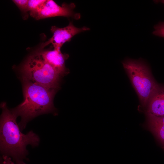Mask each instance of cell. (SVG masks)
Returning a JSON list of instances; mask_svg holds the SVG:
<instances>
[{
    "label": "cell",
    "instance_id": "8fae6325",
    "mask_svg": "<svg viewBox=\"0 0 164 164\" xmlns=\"http://www.w3.org/2000/svg\"><path fill=\"white\" fill-rule=\"evenodd\" d=\"M12 1L22 13L26 14L27 13L29 0H13Z\"/></svg>",
    "mask_w": 164,
    "mask_h": 164
},
{
    "label": "cell",
    "instance_id": "3957f363",
    "mask_svg": "<svg viewBox=\"0 0 164 164\" xmlns=\"http://www.w3.org/2000/svg\"><path fill=\"white\" fill-rule=\"evenodd\" d=\"M122 64L141 104L146 107L160 85L153 78L148 65L141 59H127L122 62Z\"/></svg>",
    "mask_w": 164,
    "mask_h": 164
},
{
    "label": "cell",
    "instance_id": "5bb4252c",
    "mask_svg": "<svg viewBox=\"0 0 164 164\" xmlns=\"http://www.w3.org/2000/svg\"><path fill=\"white\" fill-rule=\"evenodd\" d=\"M159 2H161L162 3L164 4V0H160V1H159Z\"/></svg>",
    "mask_w": 164,
    "mask_h": 164
},
{
    "label": "cell",
    "instance_id": "8992f818",
    "mask_svg": "<svg viewBox=\"0 0 164 164\" xmlns=\"http://www.w3.org/2000/svg\"><path fill=\"white\" fill-rule=\"evenodd\" d=\"M89 30V28L85 26L77 28L74 26L72 22H70L67 26L63 28H60L52 26L50 29L51 32L53 34L52 36L48 41L42 43L41 47L43 48L51 44L54 49L60 50L63 44L67 42L70 41L75 35Z\"/></svg>",
    "mask_w": 164,
    "mask_h": 164
},
{
    "label": "cell",
    "instance_id": "277c9868",
    "mask_svg": "<svg viewBox=\"0 0 164 164\" xmlns=\"http://www.w3.org/2000/svg\"><path fill=\"white\" fill-rule=\"evenodd\" d=\"M23 78L50 89L59 87L61 76L43 59L39 52L30 56L22 65Z\"/></svg>",
    "mask_w": 164,
    "mask_h": 164
},
{
    "label": "cell",
    "instance_id": "52a82bcc",
    "mask_svg": "<svg viewBox=\"0 0 164 164\" xmlns=\"http://www.w3.org/2000/svg\"><path fill=\"white\" fill-rule=\"evenodd\" d=\"M43 59L50 65L61 76L63 77L69 73V70L65 65L69 57L67 54L63 53L60 50H45L39 52Z\"/></svg>",
    "mask_w": 164,
    "mask_h": 164
},
{
    "label": "cell",
    "instance_id": "9c48e42d",
    "mask_svg": "<svg viewBox=\"0 0 164 164\" xmlns=\"http://www.w3.org/2000/svg\"><path fill=\"white\" fill-rule=\"evenodd\" d=\"M148 117L150 130L161 142L164 149V116Z\"/></svg>",
    "mask_w": 164,
    "mask_h": 164
},
{
    "label": "cell",
    "instance_id": "7a4b0ae2",
    "mask_svg": "<svg viewBox=\"0 0 164 164\" xmlns=\"http://www.w3.org/2000/svg\"><path fill=\"white\" fill-rule=\"evenodd\" d=\"M23 101L12 111L21 117L19 125L22 130L27 123L39 115L55 111L53 99L57 89H50L23 78Z\"/></svg>",
    "mask_w": 164,
    "mask_h": 164
},
{
    "label": "cell",
    "instance_id": "ba28073f",
    "mask_svg": "<svg viewBox=\"0 0 164 164\" xmlns=\"http://www.w3.org/2000/svg\"><path fill=\"white\" fill-rule=\"evenodd\" d=\"M146 106L147 116H164V87L160 86L149 100Z\"/></svg>",
    "mask_w": 164,
    "mask_h": 164
},
{
    "label": "cell",
    "instance_id": "6da1fadb",
    "mask_svg": "<svg viewBox=\"0 0 164 164\" xmlns=\"http://www.w3.org/2000/svg\"><path fill=\"white\" fill-rule=\"evenodd\" d=\"M1 106V152L3 155L12 158L16 164H26L23 160L28 153L26 146L38 145L39 138L32 131L26 134L22 133L16 122L17 116L7 108L5 103H2Z\"/></svg>",
    "mask_w": 164,
    "mask_h": 164
},
{
    "label": "cell",
    "instance_id": "4fadbf2b",
    "mask_svg": "<svg viewBox=\"0 0 164 164\" xmlns=\"http://www.w3.org/2000/svg\"><path fill=\"white\" fill-rule=\"evenodd\" d=\"M1 164H15L12 160L11 158L8 156L3 155L1 159Z\"/></svg>",
    "mask_w": 164,
    "mask_h": 164
},
{
    "label": "cell",
    "instance_id": "7c38bea8",
    "mask_svg": "<svg viewBox=\"0 0 164 164\" xmlns=\"http://www.w3.org/2000/svg\"><path fill=\"white\" fill-rule=\"evenodd\" d=\"M154 35L164 38V22H160L154 26Z\"/></svg>",
    "mask_w": 164,
    "mask_h": 164
},
{
    "label": "cell",
    "instance_id": "5b68a950",
    "mask_svg": "<svg viewBox=\"0 0 164 164\" xmlns=\"http://www.w3.org/2000/svg\"><path fill=\"white\" fill-rule=\"evenodd\" d=\"M75 6L73 3H64L60 6L53 0H46L41 7L30 15L36 20L56 16L72 17L78 19L80 18V15L73 11Z\"/></svg>",
    "mask_w": 164,
    "mask_h": 164
},
{
    "label": "cell",
    "instance_id": "30bf717a",
    "mask_svg": "<svg viewBox=\"0 0 164 164\" xmlns=\"http://www.w3.org/2000/svg\"><path fill=\"white\" fill-rule=\"evenodd\" d=\"M46 0H29L27 10L30 14L39 9L46 2Z\"/></svg>",
    "mask_w": 164,
    "mask_h": 164
}]
</instances>
